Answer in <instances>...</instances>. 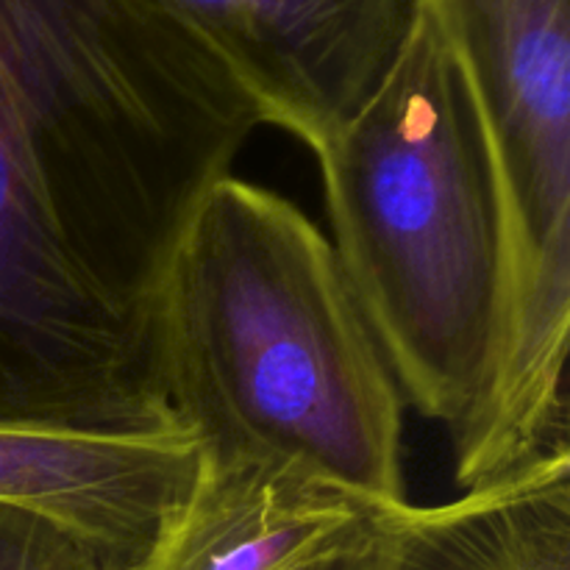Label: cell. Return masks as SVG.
I'll return each mask as SVG.
<instances>
[{
  "instance_id": "1",
  "label": "cell",
  "mask_w": 570,
  "mask_h": 570,
  "mask_svg": "<svg viewBox=\"0 0 570 570\" xmlns=\"http://www.w3.org/2000/svg\"><path fill=\"white\" fill-rule=\"evenodd\" d=\"M262 122L159 0H0V417H173L156 287Z\"/></svg>"
},
{
  "instance_id": "2",
  "label": "cell",
  "mask_w": 570,
  "mask_h": 570,
  "mask_svg": "<svg viewBox=\"0 0 570 570\" xmlns=\"http://www.w3.org/2000/svg\"><path fill=\"white\" fill-rule=\"evenodd\" d=\"M156 384L206 456L267 460L406 504L404 399L332 239L223 176L178 234L150 306Z\"/></svg>"
},
{
  "instance_id": "3",
  "label": "cell",
  "mask_w": 570,
  "mask_h": 570,
  "mask_svg": "<svg viewBox=\"0 0 570 570\" xmlns=\"http://www.w3.org/2000/svg\"><path fill=\"white\" fill-rule=\"evenodd\" d=\"M312 154L401 399L460 432L493 367L504 254L482 126L432 0L376 92Z\"/></svg>"
},
{
  "instance_id": "4",
  "label": "cell",
  "mask_w": 570,
  "mask_h": 570,
  "mask_svg": "<svg viewBox=\"0 0 570 570\" xmlns=\"http://www.w3.org/2000/svg\"><path fill=\"white\" fill-rule=\"evenodd\" d=\"M204 449L176 417H0V504L39 518L98 570L148 560L198 479Z\"/></svg>"
},
{
  "instance_id": "5",
  "label": "cell",
  "mask_w": 570,
  "mask_h": 570,
  "mask_svg": "<svg viewBox=\"0 0 570 570\" xmlns=\"http://www.w3.org/2000/svg\"><path fill=\"white\" fill-rule=\"evenodd\" d=\"M312 150L379 89L423 0H159Z\"/></svg>"
},
{
  "instance_id": "6",
  "label": "cell",
  "mask_w": 570,
  "mask_h": 570,
  "mask_svg": "<svg viewBox=\"0 0 570 570\" xmlns=\"http://www.w3.org/2000/svg\"><path fill=\"white\" fill-rule=\"evenodd\" d=\"M384 512L301 468L204 454L187 501L137 570H295L354 543Z\"/></svg>"
},
{
  "instance_id": "7",
  "label": "cell",
  "mask_w": 570,
  "mask_h": 570,
  "mask_svg": "<svg viewBox=\"0 0 570 570\" xmlns=\"http://www.w3.org/2000/svg\"><path fill=\"white\" fill-rule=\"evenodd\" d=\"M387 570H570V451L387 512Z\"/></svg>"
},
{
  "instance_id": "8",
  "label": "cell",
  "mask_w": 570,
  "mask_h": 570,
  "mask_svg": "<svg viewBox=\"0 0 570 570\" xmlns=\"http://www.w3.org/2000/svg\"><path fill=\"white\" fill-rule=\"evenodd\" d=\"M0 570H98L78 546L28 512L0 504Z\"/></svg>"
},
{
  "instance_id": "9",
  "label": "cell",
  "mask_w": 570,
  "mask_h": 570,
  "mask_svg": "<svg viewBox=\"0 0 570 570\" xmlns=\"http://www.w3.org/2000/svg\"><path fill=\"white\" fill-rule=\"evenodd\" d=\"M390 557V538H387V512L379 518L373 529H367L362 538L354 543L343 546V549L332 551L326 557L306 562V566L295 570H387Z\"/></svg>"
}]
</instances>
